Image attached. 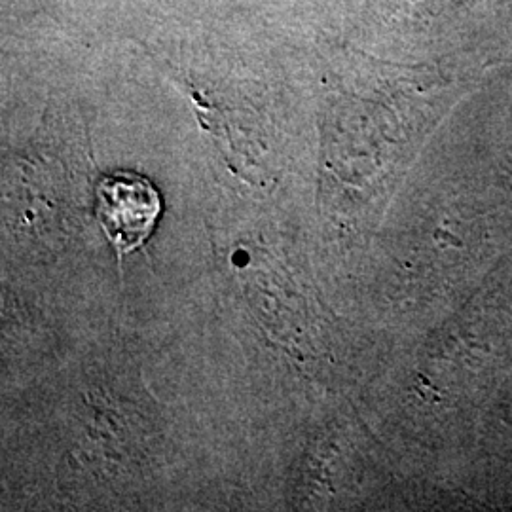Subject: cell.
Here are the masks:
<instances>
[{
  "instance_id": "obj_1",
  "label": "cell",
  "mask_w": 512,
  "mask_h": 512,
  "mask_svg": "<svg viewBox=\"0 0 512 512\" xmlns=\"http://www.w3.org/2000/svg\"><path fill=\"white\" fill-rule=\"evenodd\" d=\"M160 213V194L141 175L114 173L97 184V219L120 258L150 238Z\"/></svg>"
},
{
  "instance_id": "obj_2",
  "label": "cell",
  "mask_w": 512,
  "mask_h": 512,
  "mask_svg": "<svg viewBox=\"0 0 512 512\" xmlns=\"http://www.w3.org/2000/svg\"><path fill=\"white\" fill-rule=\"evenodd\" d=\"M435 239L439 241L440 247H444V249H448V247H452V249H461L463 247V241L456 236V234H452V232H444V230H440L435 234Z\"/></svg>"
}]
</instances>
